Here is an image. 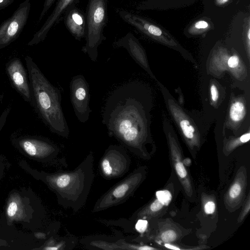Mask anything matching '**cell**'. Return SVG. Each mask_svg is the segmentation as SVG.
<instances>
[{"label":"cell","mask_w":250,"mask_h":250,"mask_svg":"<svg viewBox=\"0 0 250 250\" xmlns=\"http://www.w3.org/2000/svg\"><path fill=\"white\" fill-rule=\"evenodd\" d=\"M151 91L146 84L131 82L114 89L105 101L102 123L109 136L144 159L150 158L153 147L150 130Z\"/></svg>","instance_id":"obj_1"},{"label":"cell","mask_w":250,"mask_h":250,"mask_svg":"<svg viewBox=\"0 0 250 250\" xmlns=\"http://www.w3.org/2000/svg\"><path fill=\"white\" fill-rule=\"evenodd\" d=\"M31 93V103L50 130L68 138L70 130L61 106L60 90L41 71L32 58H25Z\"/></svg>","instance_id":"obj_2"},{"label":"cell","mask_w":250,"mask_h":250,"mask_svg":"<svg viewBox=\"0 0 250 250\" xmlns=\"http://www.w3.org/2000/svg\"><path fill=\"white\" fill-rule=\"evenodd\" d=\"M93 157L90 153L74 170L47 174L44 181L64 208L78 211L85 204L94 177Z\"/></svg>","instance_id":"obj_3"},{"label":"cell","mask_w":250,"mask_h":250,"mask_svg":"<svg viewBox=\"0 0 250 250\" xmlns=\"http://www.w3.org/2000/svg\"><path fill=\"white\" fill-rule=\"evenodd\" d=\"M158 83L167 107L191 154L195 158L203 143V127L195 116L178 104L164 85Z\"/></svg>","instance_id":"obj_4"},{"label":"cell","mask_w":250,"mask_h":250,"mask_svg":"<svg viewBox=\"0 0 250 250\" xmlns=\"http://www.w3.org/2000/svg\"><path fill=\"white\" fill-rule=\"evenodd\" d=\"M108 0H89L86 10V43L82 50L90 60L95 62L98 58V48L106 39L104 29L107 16Z\"/></svg>","instance_id":"obj_5"},{"label":"cell","mask_w":250,"mask_h":250,"mask_svg":"<svg viewBox=\"0 0 250 250\" xmlns=\"http://www.w3.org/2000/svg\"><path fill=\"white\" fill-rule=\"evenodd\" d=\"M145 175L143 168L134 170L102 195L96 202L93 212L100 211L125 202L133 194Z\"/></svg>","instance_id":"obj_6"},{"label":"cell","mask_w":250,"mask_h":250,"mask_svg":"<svg viewBox=\"0 0 250 250\" xmlns=\"http://www.w3.org/2000/svg\"><path fill=\"white\" fill-rule=\"evenodd\" d=\"M163 127L168 146L172 166L187 195L191 197L193 185L188 169L185 167L183 153L176 134L171 125L165 120Z\"/></svg>","instance_id":"obj_7"},{"label":"cell","mask_w":250,"mask_h":250,"mask_svg":"<svg viewBox=\"0 0 250 250\" xmlns=\"http://www.w3.org/2000/svg\"><path fill=\"white\" fill-rule=\"evenodd\" d=\"M130 159L122 145H110L105 151L99 163L101 174L105 179L121 177L128 170Z\"/></svg>","instance_id":"obj_8"},{"label":"cell","mask_w":250,"mask_h":250,"mask_svg":"<svg viewBox=\"0 0 250 250\" xmlns=\"http://www.w3.org/2000/svg\"><path fill=\"white\" fill-rule=\"evenodd\" d=\"M70 100L77 119L86 122L92 112L89 107L90 93L88 83L83 75L74 76L70 83Z\"/></svg>","instance_id":"obj_9"},{"label":"cell","mask_w":250,"mask_h":250,"mask_svg":"<svg viewBox=\"0 0 250 250\" xmlns=\"http://www.w3.org/2000/svg\"><path fill=\"white\" fill-rule=\"evenodd\" d=\"M15 142L28 156L37 159L53 158L59 151L56 145L46 139L24 137L18 139Z\"/></svg>","instance_id":"obj_10"},{"label":"cell","mask_w":250,"mask_h":250,"mask_svg":"<svg viewBox=\"0 0 250 250\" xmlns=\"http://www.w3.org/2000/svg\"><path fill=\"white\" fill-rule=\"evenodd\" d=\"M30 7L29 0H26L12 17L0 26V48L8 44L19 34L27 21Z\"/></svg>","instance_id":"obj_11"},{"label":"cell","mask_w":250,"mask_h":250,"mask_svg":"<svg viewBox=\"0 0 250 250\" xmlns=\"http://www.w3.org/2000/svg\"><path fill=\"white\" fill-rule=\"evenodd\" d=\"M118 13L125 21L146 35L166 45L171 46L176 45L174 41L167 38V36L160 28L142 17L122 9H119Z\"/></svg>","instance_id":"obj_12"},{"label":"cell","mask_w":250,"mask_h":250,"mask_svg":"<svg viewBox=\"0 0 250 250\" xmlns=\"http://www.w3.org/2000/svg\"><path fill=\"white\" fill-rule=\"evenodd\" d=\"M6 70L11 83L24 100L31 103V93L28 77L21 60L15 58L6 65Z\"/></svg>","instance_id":"obj_13"},{"label":"cell","mask_w":250,"mask_h":250,"mask_svg":"<svg viewBox=\"0 0 250 250\" xmlns=\"http://www.w3.org/2000/svg\"><path fill=\"white\" fill-rule=\"evenodd\" d=\"M247 185V169L244 167H241L224 196V203L229 210H235L241 206Z\"/></svg>","instance_id":"obj_14"},{"label":"cell","mask_w":250,"mask_h":250,"mask_svg":"<svg viewBox=\"0 0 250 250\" xmlns=\"http://www.w3.org/2000/svg\"><path fill=\"white\" fill-rule=\"evenodd\" d=\"M113 45L116 47H122L125 48L136 62L151 78L156 80L149 67L145 50L132 34H127L125 36L115 42Z\"/></svg>","instance_id":"obj_15"},{"label":"cell","mask_w":250,"mask_h":250,"mask_svg":"<svg viewBox=\"0 0 250 250\" xmlns=\"http://www.w3.org/2000/svg\"><path fill=\"white\" fill-rule=\"evenodd\" d=\"M79 0H58L52 13L41 28L34 35L28 45L37 44L44 40L50 29L61 18L62 14L75 5Z\"/></svg>","instance_id":"obj_16"},{"label":"cell","mask_w":250,"mask_h":250,"mask_svg":"<svg viewBox=\"0 0 250 250\" xmlns=\"http://www.w3.org/2000/svg\"><path fill=\"white\" fill-rule=\"evenodd\" d=\"M65 22L68 30L76 40L80 41L85 37V15L75 5L65 12Z\"/></svg>","instance_id":"obj_17"},{"label":"cell","mask_w":250,"mask_h":250,"mask_svg":"<svg viewBox=\"0 0 250 250\" xmlns=\"http://www.w3.org/2000/svg\"><path fill=\"white\" fill-rule=\"evenodd\" d=\"M172 200V195L167 189L158 190L155 199L143 208L137 214L139 218L156 216L168 206Z\"/></svg>","instance_id":"obj_18"},{"label":"cell","mask_w":250,"mask_h":250,"mask_svg":"<svg viewBox=\"0 0 250 250\" xmlns=\"http://www.w3.org/2000/svg\"><path fill=\"white\" fill-rule=\"evenodd\" d=\"M6 214L8 223L23 221L27 218V204L19 194L13 193L9 197Z\"/></svg>","instance_id":"obj_19"},{"label":"cell","mask_w":250,"mask_h":250,"mask_svg":"<svg viewBox=\"0 0 250 250\" xmlns=\"http://www.w3.org/2000/svg\"><path fill=\"white\" fill-rule=\"evenodd\" d=\"M247 113L245 102L241 99L234 100L231 104L229 112V118L231 123L238 124L244 119Z\"/></svg>","instance_id":"obj_20"},{"label":"cell","mask_w":250,"mask_h":250,"mask_svg":"<svg viewBox=\"0 0 250 250\" xmlns=\"http://www.w3.org/2000/svg\"><path fill=\"white\" fill-rule=\"evenodd\" d=\"M250 131L245 133L238 138L229 139L223 148V152L226 155L231 153L236 147L249 141Z\"/></svg>","instance_id":"obj_21"},{"label":"cell","mask_w":250,"mask_h":250,"mask_svg":"<svg viewBox=\"0 0 250 250\" xmlns=\"http://www.w3.org/2000/svg\"><path fill=\"white\" fill-rule=\"evenodd\" d=\"M179 233L174 229L167 228L163 230L160 234V239L165 243L176 241L179 238Z\"/></svg>","instance_id":"obj_22"},{"label":"cell","mask_w":250,"mask_h":250,"mask_svg":"<svg viewBox=\"0 0 250 250\" xmlns=\"http://www.w3.org/2000/svg\"><path fill=\"white\" fill-rule=\"evenodd\" d=\"M203 207L205 213L207 214H213L216 209V203L213 199H206L203 202Z\"/></svg>","instance_id":"obj_23"},{"label":"cell","mask_w":250,"mask_h":250,"mask_svg":"<svg viewBox=\"0 0 250 250\" xmlns=\"http://www.w3.org/2000/svg\"><path fill=\"white\" fill-rule=\"evenodd\" d=\"M250 209V193H248L247 197L246 203L243 206L242 210L240 213V215L238 218V221L239 223H241L245 219V217L249 212Z\"/></svg>","instance_id":"obj_24"},{"label":"cell","mask_w":250,"mask_h":250,"mask_svg":"<svg viewBox=\"0 0 250 250\" xmlns=\"http://www.w3.org/2000/svg\"><path fill=\"white\" fill-rule=\"evenodd\" d=\"M147 221L141 218L137 221L135 225V229L140 233H144L147 229Z\"/></svg>","instance_id":"obj_25"},{"label":"cell","mask_w":250,"mask_h":250,"mask_svg":"<svg viewBox=\"0 0 250 250\" xmlns=\"http://www.w3.org/2000/svg\"><path fill=\"white\" fill-rule=\"evenodd\" d=\"M209 91L211 97V100L213 103H216L219 97V92L216 85L215 83H211L209 87Z\"/></svg>","instance_id":"obj_26"},{"label":"cell","mask_w":250,"mask_h":250,"mask_svg":"<svg viewBox=\"0 0 250 250\" xmlns=\"http://www.w3.org/2000/svg\"><path fill=\"white\" fill-rule=\"evenodd\" d=\"M240 63L239 57L236 55L231 56L228 60V65L229 68H234L237 67Z\"/></svg>","instance_id":"obj_27"},{"label":"cell","mask_w":250,"mask_h":250,"mask_svg":"<svg viewBox=\"0 0 250 250\" xmlns=\"http://www.w3.org/2000/svg\"><path fill=\"white\" fill-rule=\"evenodd\" d=\"M10 111V108L7 107L2 112L0 116V132L5 124Z\"/></svg>","instance_id":"obj_28"},{"label":"cell","mask_w":250,"mask_h":250,"mask_svg":"<svg viewBox=\"0 0 250 250\" xmlns=\"http://www.w3.org/2000/svg\"><path fill=\"white\" fill-rule=\"evenodd\" d=\"M55 0H45L44 3L43 9L39 18V21H41L47 11L53 4Z\"/></svg>","instance_id":"obj_29"},{"label":"cell","mask_w":250,"mask_h":250,"mask_svg":"<svg viewBox=\"0 0 250 250\" xmlns=\"http://www.w3.org/2000/svg\"><path fill=\"white\" fill-rule=\"evenodd\" d=\"M129 247V249L133 250H157V248H155L149 246L147 245H130Z\"/></svg>","instance_id":"obj_30"},{"label":"cell","mask_w":250,"mask_h":250,"mask_svg":"<svg viewBox=\"0 0 250 250\" xmlns=\"http://www.w3.org/2000/svg\"><path fill=\"white\" fill-rule=\"evenodd\" d=\"M208 27V24L204 21H199L196 22L193 26V28L197 29H205Z\"/></svg>","instance_id":"obj_31"},{"label":"cell","mask_w":250,"mask_h":250,"mask_svg":"<svg viewBox=\"0 0 250 250\" xmlns=\"http://www.w3.org/2000/svg\"><path fill=\"white\" fill-rule=\"evenodd\" d=\"M63 244L62 243H60L56 245H53L51 246H46L42 249L45 250H61L62 247H63Z\"/></svg>","instance_id":"obj_32"},{"label":"cell","mask_w":250,"mask_h":250,"mask_svg":"<svg viewBox=\"0 0 250 250\" xmlns=\"http://www.w3.org/2000/svg\"><path fill=\"white\" fill-rule=\"evenodd\" d=\"M246 43L247 44L248 56L249 57L250 45V30L249 25L248 26V31L246 33Z\"/></svg>","instance_id":"obj_33"},{"label":"cell","mask_w":250,"mask_h":250,"mask_svg":"<svg viewBox=\"0 0 250 250\" xmlns=\"http://www.w3.org/2000/svg\"><path fill=\"white\" fill-rule=\"evenodd\" d=\"M10 0H0V7L4 6L8 4Z\"/></svg>","instance_id":"obj_34"},{"label":"cell","mask_w":250,"mask_h":250,"mask_svg":"<svg viewBox=\"0 0 250 250\" xmlns=\"http://www.w3.org/2000/svg\"><path fill=\"white\" fill-rule=\"evenodd\" d=\"M229 0H216V3L218 5H222L228 2Z\"/></svg>","instance_id":"obj_35"},{"label":"cell","mask_w":250,"mask_h":250,"mask_svg":"<svg viewBox=\"0 0 250 250\" xmlns=\"http://www.w3.org/2000/svg\"><path fill=\"white\" fill-rule=\"evenodd\" d=\"M2 172V167L1 166H0V177L1 175Z\"/></svg>","instance_id":"obj_36"},{"label":"cell","mask_w":250,"mask_h":250,"mask_svg":"<svg viewBox=\"0 0 250 250\" xmlns=\"http://www.w3.org/2000/svg\"></svg>","instance_id":"obj_37"}]
</instances>
